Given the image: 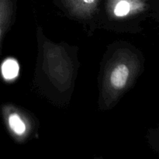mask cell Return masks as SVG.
<instances>
[{
  "label": "cell",
  "instance_id": "cell-1",
  "mask_svg": "<svg viewBox=\"0 0 159 159\" xmlns=\"http://www.w3.org/2000/svg\"><path fill=\"white\" fill-rule=\"evenodd\" d=\"M129 75V69L125 65H118L111 74L110 82L114 88L120 89L125 85Z\"/></svg>",
  "mask_w": 159,
  "mask_h": 159
},
{
  "label": "cell",
  "instance_id": "cell-2",
  "mask_svg": "<svg viewBox=\"0 0 159 159\" xmlns=\"http://www.w3.org/2000/svg\"><path fill=\"white\" fill-rule=\"evenodd\" d=\"M2 72L3 77L6 79H12L18 75L19 65L16 61L8 59L2 66Z\"/></svg>",
  "mask_w": 159,
  "mask_h": 159
},
{
  "label": "cell",
  "instance_id": "cell-3",
  "mask_svg": "<svg viewBox=\"0 0 159 159\" xmlns=\"http://www.w3.org/2000/svg\"><path fill=\"white\" fill-rule=\"evenodd\" d=\"M9 126L11 129L17 134H23L24 133L26 127L23 121L20 120L18 115L12 114L9 118Z\"/></svg>",
  "mask_w": 159,
  "mask_h": 159
},
{
  "label": "cell",
  "instance_id": "cell-4",
  "mask_svg": "<svg viewBox=\"0 0 159 159\" xmlns=\"http://www.w3.org/2000/svg\"><path fill=\"white\" fill-rule=\"evenodd\" d=\"M130 4L128 0H119L116 2L114 9L115 15L117 16H124L130 10Z\"/></svg>",
  "mask_w": 159,
  "mask_h": 159
}]
</instances>
